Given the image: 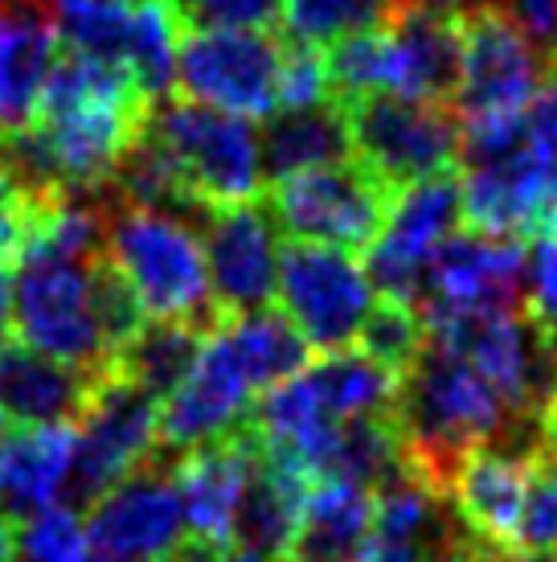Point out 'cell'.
Instances as JSON below:
<instances>
[{
    "instance_id": "1",
    "label": "cell",
    "mask_w": 557,
    "mask_h": 562,
    "mask_svg": "<svg viewBox=\"0 0 557 562\" xmlns=\"http://www.w3.org/2000/svg\"><path fill=\"white\" fill-rule=\"evenodd\" d=\"M152 108L124 63L62 49L33 124L0 140V160L33 193H103Z\"/></svg>"
},
{
    "instance_id": "2",
    "label": "cell",
    "mask_w": 557,
    "mask_h": 562,
    "mask_svg": "<svg viewBox=\"0 0 557 562\" xmlns=\"http://www.w3.org/2000/svg\"><path fill=\"white\" fill-rule=\"evenodd\" d=\"M148 316L99 255L30 243L13 276V333L21 345L91 374H111Z\"/></svg>"
},
{
    "instance_id": "3",
    "label": "cell",
    "mask_w": 557,
    "mask_h": 562,
    "mask_svg": "<svg viewBox=\"0 0 557 562\" xmlns=\"http://www.w3.org/2000/svg\"><path fill=\"white\" fill-rule=\"evenodd\" d=\"M398 431L406 443V464L418 469L431 484L447 488L455 464L492 439H509L525 448V431L509 398L496 391V382L471 366L464 353L427 337V349L402 374L398 391ZM537 427V423H528Z\"/></svg>"
},
{
    "instance_id": "4",
    "label": "cell",
    "mask_w": 557,
    "mask_h": 562,
    "mask_svg": "<svg viewBox=\"0 0 557 562\" xmlns=\"http://www.w3.org/2000/svg\"><path fill=\"white\" fill-rule=\"evenodd\" d=\"M464 222L480 235L537 238L557 231V148L525 115L459 120Z\"/></svg>"
},
{
    "instance_id": "5",
    "label": "cell",
    "mask_w": 557,
    "mask_h": 562,
    "mask_svg": "<svg viewBox=\"0 0 557 562\" xmlns=\"http://www.w3.org/2000/svg\"><path fill=\"white\" fill-rule=\"evenodd\" d=\"M325 58L337 99L394 94L451 108L464 66L459 16L406 4L389 25L344 37Z\"/></svg>"
},
{
    "instance_id": "6",
    "label": "cell",
    "mask_w": 557,
    "mask_h": 562,
    "mask_svg": "<svg viewBox=\"0 0 557 562\" xmlns=\"http://www.w3.org/2000/svg\"><path fill=\"white\" fill-rule=\"evenodd\" d=\"M103 250L148 321H185L197 328L221 321L209 292L202 231H193L189 218L111 202Z\"/></svg>"
},
{
    "instance_id": "7",
    "label": "cell",
    "mask_w": 557,
    "mask_h": 562,
    "mask_svg": "<svg viewBox=\"0 0 557 562\" xmlns=\"http://www.w3.org/2000/svg\"><path fill=\"white\" fill-rule=\"evenodd\" d=\"M181 172L189 198L202 210L259 202L263 193V140L247 115L193 103L185 94L160 99L144 127Z\"/></svg>"
},
{
    "instance_id": "8",
    "label": "cell",
    "mask_w": 557,
    "mask_h": 562,
    "mask_svg": "<svg viewBox=\"0 0 557 562\" xmlns=\"http://www.w3.org/2000/svg\"><path fill=\"white\" fill-rule=\"evenodd\" d=\"M394 189L356 157L299 169L271 181L266 210L287 238L325 243L341 250H370L382 235Z\"/></svg>"
},
{
    "instance_id": "9",
    "label": "cell",
    "mask_w": 557,
    "mask_h": 562,
    "mask_svg": "<svg viewBox=\"0 0 557 562\" xmlns=\"http://www.w3.org/2000/svg\"><path fill=\"white\" fill-rule=\"evenodd\" d=\"M275 300L316 353H332L356 345V333L377 304V288L353 250L287 238L278 247Z\"/></svg>"
},
{
    "instance_id": "10",
    "label": "cell",
    "mask_w": 557,
    "mask_h": 562,
    "mask_svg": "<svg viewBox=\"0 0 557 562\" xmlns=\"http://www.w3.org/2000/svg\"><path fill=\"white\" fill-rule=\"evenodd\" d=\"M160 452V398L111 370L99 378L91 403L75 423V469L66 484L70 509H87L127 472Z\"/></svg>"
},
{
    "instance_id": "11",
    "label": "cell",
    "mask_w": 557,
    "mask_h": 562,
    "mask_svg": "<svg viewBox=\"0 0 557 562\" xmlns=\"http://www.w3.org/2000/svg\"><path fill=\"white\" fill-rule=\"evenodd\" d=\"M353 136V157L389 189L455 172L459 165V115L447 103H418L394 94L341 99Z\"/></svg>"
},
{
    "instance_id": "12",
    "label": "cell",
    "mask_w": 557,
    "mask_h": 562,
    "mask_svg": "<svg viewBox=\"0 0 557 562\" xmlns=\"http://www.w3.org/2000/svg\"><path fill=\"white\" fill-rule=\"evenodd\" d=\"M287 37L271 30H185L177 54V87L193 103L266 120L278 111Z\"/></svg>"
},
{
    "instance_id": "13",
    "label": "cell",
    "mask_w": 557,
    "mask_h": 562,
    "mask_svg": "<svg viewBox=\"0 0 557 562\" xmlns=\"http://www.w3.org/2000/svg\"><path fill=\"white\" fill-rule=\"evenodd\" d=\"M459 222H464L459 172H434V177L394 189L382 235L365 250V271L377 296L402 300L418 308L434 250L459 231Z\"/></svg>"
},
{
    "instance_id": "14",
    "label": "cell",
    "mask_w": 557,
    "mask_h": 562,
    "mask_svg": "<svg viewBox=\"0 0 557 562\" xmlns=\"http://www.w3.org/2000/svg\"><path fill=\"white\" fill-rule=\"evenodd\" d=\"M259 382L247 370L226 321L205 333L189 374L160 398V448L189 452L197 443L221 439L250 419V406L259 403Z\"/></svg>"
},
{
    "instance_id": "15",
    "label": "cell",
    "mask_w": 557,
    "mask_h": 562,
    "mask_svg": "<svg viewBox=\"0 0 557 562\" xmlns=\"http://www.w3.org/2000/svg\"><path fill=\"white\" fill-rule=\"evenodd\" d=\"M459 37H464V66H459V91L451 103L455 115L459 120L525 115L545 75L542 46L500 4H480L459 16Z\"/></svg>"
},
{
    "instance_id": "16",
    "label": "cell",
    "mask_w": 557,
    "mask_h": 562,
    "mask_svg": "<svg viewBox=\"0 0 557 562\" xmlns=\"http://www.w3.org/2000/svg\"><path fill=\"white\" fill-rule=\"evenodd\" d=\"M87 547L107 562H169L189 538L185 509L164 464H139L87 505Z\"/></svg>"
},
{
    "instance_id": "17",
    "label": "cell",
    "mask_w": 557,
    "mask_h": 562,
    "mask_svg": "<svg viewBox=\"0 0 557 562\" xmlns=\"http://www.w3.org/2000/svg\"><path fill=\"white\" fill-rule=\"evenodd\" d=\"M542 448V443H537ZM537 448H492L484 443L467 452L451 472L447 497L451 514L459 521L467 542L496 554V559H521V526H525L528 488H533V452Z\"/></svg>"
},
{
    "instance_id": "18",
    "label": "cell",
    "mask_w": 557,
    "mask_h": 562,
    "mask_svg": "<svg viewBox=\"0 0 557 562\" xmlns=\"http://www.w3.org/2000/svg\"><path fill=\"white\" fill-rule=\"evenodd\" d=\"M521 283H525V243L480 231H455L427 267L418 313L422 321H443V316L521 308Z\"/></svg>"
},
{
    "instance_id": "19",
    "label": "cell",
    "mask_w": 557,
    "mask_h": 562,
    "mask_svg": "<svg viewBox=\"0 0 557 562\" xmlns=\"http://www.w3.org/2000/svg\"><path fill=\"white\" fill-rule=\"evenodd\" d=\"M209 292L221 316L254 313L275 304L278 283V222L259 202L202 210Z\"/></svg>"
},
{
    "instance_id": "20",
    "label": "cell",
    "mask_w": 557,
    "mask_h": 562,
    "mask_svg": "<svg viewBox=\"0 0 557 562\" xmlns=\"http://www.w3.org/2000/svg\"><path fill=\"white\" fill-rule=\"evenodd\" d=\"M254 460H259V443L247 431V423L230 436L181 452V460L172 464V481L181 493L189 538H202L221 550L234 547V526H238Z\"/></svg>"
},
{
    "instance_id": "21",
    "label": "cell",
    "mask_w": 557,
    "mask_h": 562,
    "mask_svg": "<svg viewBox=\"0 0 557 562\" xmlns=\"http://www.w3.org/2000/svg\"><path fill=\"white\" fill-rule=\"evenodd\" d=\"M62 42L42 0H0V140L33 124Z\"/></svg>"
},
{
    "instance_id": "22",
    "label": "cell",
    "mask_w": 557,
    "mask_h": 562,
    "mask_svg": "<svg viewBox=\"0 0 557 562\" xmlns=\"http://www.w3.org/2000/svg\"><path fill=\"white\" fill-rule=\"evenodd\" d=\"M103 374L37 353L21 341L0 345V419L16 427L78 423Z\"/></svg>"
},
{
    "instance_id": "23",
    "label": "cell",
    "mask_w": 557,
    "mask_h": 562,
    "mask_svg": "<svg viewBox=\"0 0 557 562\" xmlns=\"http://www.w3.org/2000/svg\"><path fill=\"white\" fill-rule=\"evenodd\" d=\"M75 469V423L0 427V514L9 521L42 514L66 497Z\"/></svg>"
},
{
    "instance_id": "24",
    "label": "cell",
    "mask_w": 557,
    "mask_h": 562,
    "mask_svg": "<svg viewBox=\"0 0 557 562\" xmlns=\"http://www.w3.org/2000/svg\"><path fill=\"white\" fill-rule=\"evenodd\" d=\"M311 481L316 476H308L304 469L259 452L247 484V497H242V509H238L234 547L250 550L254 559L263 562H287Z\"/></svg>"
},
{
    "instance_id": "25",
    "label": "cell",
    "mask_w": 557,
    "mask_h": 562,
    "mask_svg": "<svg viewBox=\"0 0 557 562\" xmlns=\"http://www.w3.org/2000/svg\"><path fill=\"white\" fill-rule=\"evenodd\" d=\"M373 533V488L344 476H316L304 501L287 562H361Z\"/></svg>"
},
{
    "instance_id": "26",
    "label": "cell",
    "mask_w": 557,
    "mask_h": 562,
    "mask_svg": "<svg viewBox=\"0 0 557 562\" xmlns=\"http://www.w3.org/2000/svg\"><path fill=\"white\" fill-rule=\"evenodd\" d=\"M259 140H263V169L271 172V181L353 157V136H349V115L341 99L266 115Z\"/></svg>"
},
{
    "instance_id": "27",
    "label": "cell",
    "mask_w": 557,
    "mask_h": 562,
    "mask_svg": "<svg viewBox=\"0 0 557 562\" xmlns=\"http://www.w3.org/2000/svg\"><path fill=\"white\" fill-rule=\"evenodd\" d=\"M308 378L332 411V419L353 423L373 419V415H394L398 411V391H402V374H394L389 366L370 358L365 349H332L308 361Z\"/></svg>"
},
{
    "instance_id": "28",
    "label": "cell",
    "mask_w": 557,
    "mask_h": 562,
    "mask_svg": "<svg viewBox=\"0 0 557 562\" xmlns=\"http://www.w3.org/2000/svg\"><path fill=\"white\" fill-rule=\"evenodd\" d=\"M185 30L189 21L177 0H132L124 66L152 103L169 99L177 87V54H181Z\"/></svg>"
},
{
    "instance_id": "29",
    "label": "cell",
    "mask_w": 557,
    "mask_h": 562,
    "mask_svg": "<svg viewBox=\"0 0 557 562\" xmlns=\"http://www.w3.org/2000/svg\"><path fill=\"white\" fill-rule=\"evenodd\" d=\"M209 328L185 325V321H144L136 337L124 345V353L115 361V370L139 382L148 394L164 398L172 386L189 374V366L202 349Z\"/></svg>"
},
{
    "instance_id": "30",
    "label": "cell",
    "mask_w": 557,
    "mask_h": 562,
    "mask_svg": "<svg viewBox=\"0 0 557 562\" xmlns=\"http://www.w3.org/2000/svg\"><path fill=\"white\" fill-rule=\"evenodd\" d=\"M226 321V333L234 337L238 353L247 361V370L254 374L259 391H271L283 378L299 374L311 361V345L299 337V328L278 313V308H254V313H238V316H221Z\"/></svg>"
},
{
    "instance_id": "31",
    "label": "cell",
    "mask_w": 557,
    "mask_h": 562,
    "mask_svg": "<svg viewBox=\"0 0 557 562\" xmlns=\"http://www.w3.org/2000/svg\"><path fill=\"white\" fill-rule=\"evenodd\" d=\"M406 9V0H278L283 37L304 46H337L353 33L389 25Z\"/></svg>"
},
{
    "instance_id": "32",
    "label": "cell",
    "mask_w": 557,
    "mask_h": 562,
    "mask_svg": "<svg viewBox=\"0 0 557 562\" xmlns=\"http://www.w3.org/2000/svg\"><path fill=\"white\" fill-rule=\"evenodd\" d=\"M356 349H365L370 358L389 366L394 374H406L418 361V353L427 349V321L414 304L377 296V304L370 308L365 325L356 333Z\"/></svg>"
},
{
    "instance_id": "33",
    "label": "cell",
    "mask_w": 557,
    "mask_h": 562,
    "mask_svg": "<svg viewBox=\"0 0 557 562\" xmlns=\"http://www.w3.org/2000/svg\"><path fill=\"white\" fill-rule=\"evenodd\" d=\"M87 550L82 517L70 505H49L13 526V562H78Z\"/></svg>"
},
{
    "instance_id": "34",
    "label": "cell",
    "mask_w": 557,
    "mask_h": 562,
    "mask_svg": "<svg viewBox=\"0 0 557 562\" xmlns=\"http://www.w3.org/2000/svg\"><path fill=\"white\" fill-rule=\"evenodd\" d=\"M521 559L557 562V448L542 443L533 452V488H528Z\"/></svg>"
},
{
    "instance_id": "35",
    "label": "cell",
    "mask_w": 557,
    "mask_h": 562,
    "mask_svg": "<svg viewBox=\"0 0 557 562\" xmlns=\"http://www.w3.org/2000/svg\"><path fill=\"white\" fill-rule=\"evenodd\" d=\"M521 313L557 349V231L537 235L525 255Z\"/></svg>"
},
{
    "instance_id": "36",
    "label": "cell",
    "mask_w": 557,
    "mask_h": 562,
    "mask_svg": "<svg viewBox=\"0 0 557 562\" xmlns=\"http://www.w3.org/2000/svg\"><path fill=\"white\" fill-rule=\"evenodd\" d=\"M46 198L49 193H33L25 181H16L0 160V271L16 267V259L25 255Z\"/></svg>"
},
{
    "instance_id": "37",
    "label": "cell",
    "mask_w": 557,
    "mask_h": 562,
    "mask_svg": "<svg viewBox=\"0 0 557 562\" xmlns=\"http://www.w3.org/2000/svg\"><path fill=\"white\" fill-rule=\"evenodd\" d=\"M328 99H337V94H332V79H328L325 49L287 37V58H283V79H278V111L316 108Z\"/></svg>"
},
{
    "instance_id": "38",
    "label": "cell",
    "mask_w": 557,
    "mask_h": 562,
    "mask_svg": "<svg viewBox=\"0 0 557 562\" xmlns=\"http://www.w3.org/2000/svg\"><path fill=\"white\" fill-rule=\"evenodd\" d=\"M189 30H266L278 21V0H185Z\"/></svg>"
},
{
    "instance_id": "39",
    "label": "cell",
    "mask_w": 557,
    "mask_h": 562,
    "mask_svg": "<svg viewBox=\"0 0 557 562\" xmlns=\"http://www.w3.org/2000/svg\"><path fill=\"white\" fill-rule=\"evenodd\" d=\"M549 58L557 49V0H496Z\"/></svg>"
},
{
    "instance_id": "40",
    "label": "cell",
    "mask_w": 557,
    "mask_h": 562,
    "mask_svg": "<svg viewBox=\"0 0 557 562\" xmlns=\"http://www.w3.org/2000/svg\"><path fill=\"white\" fill-rule=\"evenodd\" d=\"M525 120L542 140H549L557 148V58H545L542 87H537V94L528 99Z\"/></svg>"
},
{
    "instance_id": "41",
    "label": "cell",
    "mask_w": 557,
    "mask_h": 562,
    "mask_svg": "<svg viewBox=\"0 0 557 562\" xmlns=\"http://www.w3.org/2000/svg\"><path fill=\"white\" fill-rule=\"evenodd\" d=\"M414 9H431V13H447V16H464L480 4H496V0H406Z\"/></svg>"
},
{
    "instance_id": "42",
    "label": "cell",
    "mask_w": 557,
    "mask_h": 562,
    "mask_svg": "<svg viewBox=\"0 0 557 562\" xmlns=\"http://www.w3.org/2000/svg\"><path fill=\"white\" fill-rule=\"evenodd\" d=\"M9 333H13V280L9 271H0V345L9 341Z\"/></svg>"
},
{
    "instance_id": "43",
    "label": "cell",
    "mask_w": 557,
    "mask_h": 562,
    "mask_svg": "<svg viewBox=\"0 0 557 562\" xmlns=\"http://www.w3.org/2000/svg\"><path fill=\"white\" fill-rule=\"evenodd\" d=\"M439 562H504V559H496V554L480 550L476 542H467V538H459V542H455V547H451Z\"/></svg>"
},
{
    "instance_id": "44",
    "label": "cell",
    "mask_w": 557,
    "mask_h": 562,
    "mask_svg": "<svg viewBox=\"0 0 557 562\" xmlns=\"http://www.w3.org/2000/svg\"><path fill=\"white\" fill-rule=\"evenodd\" d=\"M537 427H542V443L557 448V382H554V391H549V398H545L542 415H537Z\"/></svg>"
},
{
    "instance_id": "45",
    "label": "cell",
    "mask_w": 557,
    "mask_h": 562,
    "mask_svg": "<svg viewBox=\"0 0 557 562\" xmlns=\"http://www.w3.org/2000/svg\"><path fill=\"white\" fill-rule=\"evenodd\" d=\"M0 562H13V521L0 514Z\"/></svg>"
},
{
    "instance_id": "46",
    "label": "cell",
    "mask_w": 557,
    "mask_h": 562,
    "mask_svg": "<svg viewBox=\"0 0 557 562\" xmlns=\"http://www.w3.org/2000/svg\"><path fill=\"white\" fill-rule=\"evenodd\" d=\"M214 562H263V559H254L250 550H238V547H230V550H221Z\"/></svg>"
},
{
    "instance_id": "47",
    "label": "cell",
    "mask_w": 557,
    "mask_h": 562,
    "mask_svg": "<svg viewBox=\"0 0 557 562\" xmlns=\"http://www.w3.org/2000/svg\"><path fill=\"white\" fill-rule=\"evenodd\" d=\"M78 562H107V559H99V554H94V550H87V559H78Z\"/></svg>"
},
{
    "instance_id": "48",
    "label": "cell",
    "mask_w": 557,
    "mask_h": 562,
    "mask_svg": "<svg viewBox=\"0 0 557 562\" xmlns=\"http://www.w3.org/2000/svg\"><path fill=\"white\" fill-rule=\"evenodd\" d=\"M177 4H185V0H177Z\"/></svg>"
},
{
    "instance_id": "49",
    "label": "cell",
    "mask_w": 557,
    "mask_h": 562,
    "mask_svg": "<svg viewBox=\"0 0 557 562\" xmlns=\"http://www.w3.org/2000/svg\"><path fill=\"white\" fill-rule=\"evenodd\" d=\"M0 427H4V419H0Z\"/></svg>"
}]
</instances>
